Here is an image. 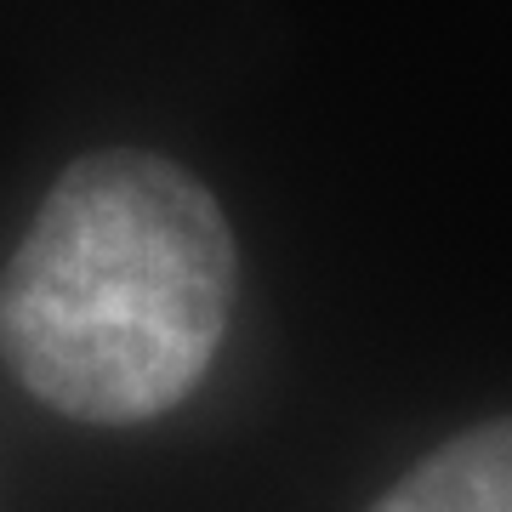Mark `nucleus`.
Masks as SVG:
<instances>
[{
    "mask_svg": "<svg viewBox=\"0 0 512 512\" xmlns=\"http://www.w3.org/2000/svg\"><path fill=\"white\" fill-rule=\"evenodd\" d=\"M239 256L222 205L143 148L74 160L0 274V359L92 427L165 416L228 336Z\"/></svg>",
    "mask_w": 512,
    "mask_h": 512,
    "instance_id": "nucleus-1",
    "label": "nucleus"
},
{
    "mask_svg": "<svg viewBox=\"0 0 512 512\" xmlns=\"http://www.w3.org/2000/svg\"><path fill=\"white\" fill-rule=\"evenodd\" d=\"M370 512H512V416L416 461Z\"/></svg>",
    "mask_w": 512,
    "mask_h": 512,
    "instance_id": "nucleus-2",
    "label": "nucleus"
}]
</instances>
